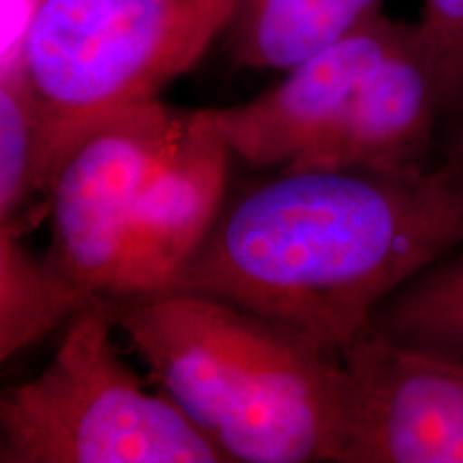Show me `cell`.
I'll return each instance as SVG.
<instances>
[{"label": "cell", "instance_id": "cell-10", "mask_svg": "<svg viewBox=\"0 0 463 463\" xmlns=\"http://www.w3.org/2000/svg\"><path fill=\"white\" fill-rule=\"evenodd\" d=\"M369 328L463 361V242L399 288Z\"/></svg>", "mask_w": 463, "mask_h": 463}, {"label": "cell", "instance_id": "cell-4", "mask_svg": "<svg viewBox=\"0 0 463 463\" xmlns=\"http://www.w3.org/2000/svg\"><path fill=\"white\" fill-rule=\"evenodd\" d=\"M239 0H34L11 65L37 108L50 189L80 133L159 99L223 34Z\"/></svg>", "mask_w": 463, "mask_h": 463}, {"label": "cell", "instance_id": "cell-9", "mask_svg": "<svg viewBox=\"0 0 463 463\" xmlns=\"http://www.w3.org/2000/svg\"><path fill=\"white\" fill-rule=\"evenodd\" d=\"M50 206V176L37 108L17 69L0 80V230L22 236Z\"/></svg>", "mask_w": 463, "mask_h": 463}, {"label": "cell", "instance_id": "cell-7", "mask_svg": "<svg viewBox=\"0 0 463 463\" xmlns=\"http://www.w3.org/2000/svg\"><path fill=\"white\" fill-rule=\"evenodd\" d=\"M339 361L347 380L341 463H463V361L373 328Z\"/></svg>", "mask_w": 463, "mask_h": 463}, {"label": "cell", "instance_id": "cell-5", "mask_svg": "<svg viewBox=\"0 0 463 463\" xmlns=\"http://www.w3.org/2000/svg\"><path fill=\"white\" fill-rule=\"evenodd\" d=\"M106 298L71 316L54 356L0 397V463H223L165 392L114 345Z\"/></svg>", "mask_w": 463, "mask_h": 463}, {"label": "cell", "instance_id": "cell-13", "mask_svg": "<svg viewBox=\"0 0 463 463\" xmlns=\"http://www.w3.org/2000/svg\"><path fill=\"white\" fill-rule=\"evenodd\" d=\"M439 164L463 184V99L449 116L439 136Z\"/></svg>", "mask_w": 463, "mask_h": 463}, {"label": "cell", "instance_id": "cell-1", "mask_svg": "<svg viewBox=\"0 0 463 463\" xmlns=\"http://www.w3.org/2000/svg\"><path fill=\"white\" fill-rule=\"evenodd\" d=\"M463 242V184L442 164L275 170L225 198L165 289L225 300L339 358L375 311Z\"/></svg>", "mask_w": 463, "mask_h": 463}, {"label": "cell", "instance_id": "cell-8", "mask_svg": "<svg viewBox=\"0 0 463 463\" xmlns=\"http://www.w3.org/2000/svg\"><path fill=\"white\" fill-rule=\"evenodd\" d=\"M382 11V0H239L228 26L230 61L247 69L297 67Z\"/></svg>", "mask_w": 463, "mask_h": 463}, {"label": "cell", "instance_id": "cell-2", "mask_svg": "<svg viewBox=\"0 0 463 463\" xmlns=\"http://www.w3.org/2000/svg\"><path fill=\"white\" fill-rule=\"evenodd\" d=\"M106 305L159 391L225 461L341 463L347 380L337 356L189 289Z\"/></svg>", "mask_w": 463, "mask_h": 463}, {"label": "cell", "instance_id": "cell-6", "mask_svg": "<svg viewBox=\"0 0 463 463\" xmlns=\"http://www.w3.org/2000/svg\"><path fill=\"white\" fill-rule=\"evenodd\" d=\"M153 99L101 118L75 137L50 189L45 262L82 300L118 298L161 167L189 125Z\"/></svg>", "mask_w": 463, "mask_h": 463}, {"label": "cell", "instance_id": "cell-11", "mask_svg": "<svg viewBox=\"0 0 463 463\" xmlns=\"http://www.w3.org/2000/svg\"><path fill=\"white\" fill-rule=\"evenodd\" d=\"M22 236L0 230V358L20 354L73 316L82 300L45 258L22 247Z\"/></svg>", "mask_w": 463, "mask_h": 463}, {"label": "cell", "instance_id": "cell-12", "mask_svg": "<svg viewBox=\"0 0 463 463\" xmlns=\"http://www.w3.org/2000/svg\"><path fill=\"white\" fill-rule=\"evenodd\" d=\"M419 28L436 65L449 118L463 99V0H422Z\"/></svg>", "mask_w": 463, "mask_h": 463}, {"label": "cell", "instance_id": "cell-3", "mask_svg": "<svg viewBox=\"0 0 463 463\" xmlns=\"http://www.w3.org/2000/svg\"><path fill=\"white\" fill-rule=\"evenodd\" d=\"M234 159L262 170L430 167L444 99L419 24L380 11L251 101L204 109Z\"/></svg>", "mask_w": 463, "mask_h": 463}]
</instances>
